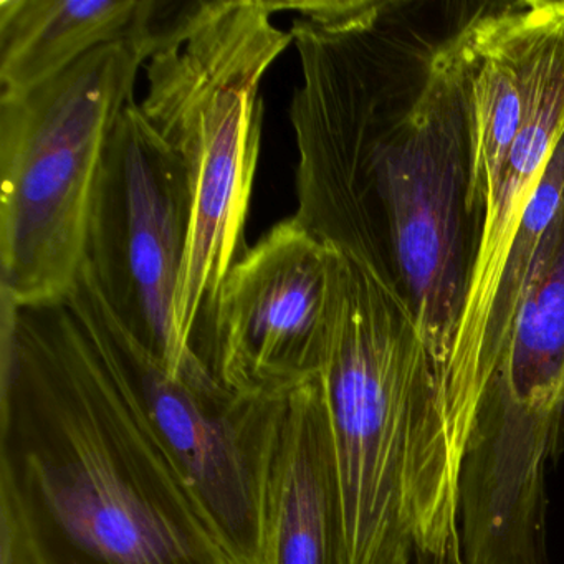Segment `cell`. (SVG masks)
I'll return each mask as SVG.
<instances>
[{"instance_id": "obj_9", "label": "cell", "mask_w": 564, "mask_h": 564, "mask_svg": "<svg viewBox=\"0 0 564 564\" xmlns=\"http://www.w3.org/2000/svg\"><path fill=\"white\" fill-rule=\"evenodd\" d=\"M263 564H346L345 518L322 376L293 389L267 481Z\"/></svg>"}, {"instance_id": "obj_5", "label": "cell", "mask_w": 564, "mask_h": 564, "mask_svg": "<svg viewBox=\"0 0 564 564\" xmlns=\"http://www.w3.org/2000/svg\"><path fill=\"white\" fill-rule=\"evenodd\" d=\"M196 495L234 564H263L267 481L289 394H239L197 361L174 376L117 318L85 262L65 300Z\"/></svg>"}, {"instance_id": "obj_8", "label": "cell", "mask_w": 564, "mask_h": 564, "mask_svg": "<svg viewBox=\"0 0 564 564\" xmlns=\"http://www.w3.org/2000/svg\"><path fill=\"white\" fill-rule=\"evenodd\" d=\"M332 250L295 217L275 224L227 273L210 375L239 394H289L322 376Z\"/></svg>"}, {"instance_id": "obj_6", "label": "cell", "mask_w": 564, "mask_h": 564, "mask_svg": "<svg viewBox=\"0 0 564 564\" xmlns=\"http://www.w3.org/2000/svg\"><path fill=\"white\" fill-rule=\"evenodd\" d=\"M191 223L186 167L133 100L101 160L85 262L111 312L174 376L199 361L183 358L174 335Z\"/></svg>"}, {"instance_id": "obj_11", "label": "cell", "mask_w": 564, "mask_h": 564, "mask_svg": "<svg viewBox=\"0 0 564 564\" xmlns=\"http://www.w3.org/2000/svg\"><path fill=\"white\" fill-rule=\"evenodd\" d=\"M171 2L0 0V98L47 84L98 48L131 42L153 55Z\"/></svg>"}, {"instance_id": "obj_12", "label": "cell", "mask_w": 564, "mask_h": 564, "mask_svg": "<svg viewBox=\"0 0 564 564\" xmlns=\"http://www.w3.org/2000/svg\"><path fill=\"white\" fill-rule=\"evenodd\" d=\"M563 12H564V0H563Z\"/></svg>"}, {"instance_id": "obj_7", "label": "cell", "mask_w": 564, "mask_h": 564, "mask_svg": "<svg viewBox=\"0 0 564 564\" xmlns=\"http://www.w3.org/2000/svg\"><path fill=\"white\" fill-rule=\"evenodd\" d=\"M563 131V2L541 0L523 124L508 154L500 184L481 216L464 308L435 395V435L451 454H462L467 447L485 389L490 384L488 328L501 276L524 213Z\"/></svg>"}, {"instance_id": "obj_4", "label": "cell", "mask_w": 564, "mask_h": 564, "mask_svg": "<svg viewBox=\"0 0 564 564\" xmlns=\"http://www.w3.org/2000/svg\"><path fill=\"white\" fill-rule=\"evenodd\" d=\"M150 57L107 45L0 98V295L15 308L64 303L77 285L101 160Z\"/></svg>"}, {"instance_id": "obj_1", "label": "cell", "mask_w": 564, "mask_h": 564, "mask_svg": "<svg viewBox=\"0 0 564 564\" xmlns=\"http://www.w3.org/2000/svg\"><path fill=\"white\" fill-rule=\"evenodd\" d=\"M0 523L31 564H234L65 302L2 300Z\"/></svg>"}, {"instance_id": "obj_2", "label": "cell", "mask_w": 564, "mask_h": 564, "mask_svg": "<svg viewBox=\"0 0 564 564\" xmlns=\"http://www.w3.org/2000/svg\"><path fill=\"white\" fill-rule=\"evenodd\" d=\"M270 0L176 4L147 64L140 108L180 154L193 194L189 247L174 302L186 361L206 366L220 292L249 250L246 223L262 143L260 85L293 44Z\"/></svg>"}, {"instance_id": "obj_10", "label": "cell", "mask_w": 564, "mask_h": 564, "mask_svg": "<svg viewBox=\"0 0 564 564\" xmlns=\"http://www.w3.org/2000/svg\"><path fill=\"white\" fill-rule=\"evenodd\" d=\"M540 11L541 0L501 6L475 15L452 37L464 70L470 137L465 209L477 234L523 124Z\"/></svg>"}, {"instance_id": "obj_3", "label": "cell", "mask_w": 564, "mask_h": 564, "mask_svg": "<svg viewBox=\"0 0 564 564\" xmlns=\"http://www.w3.org/2000/svg\"><path fill=\"white\" fill-rule=\"evenodd\" d=\"M329 250L322 381L346 564H409L415 458L434 409L431 361L394 282L369 260Z\"/></svg>"}]
</instances>
